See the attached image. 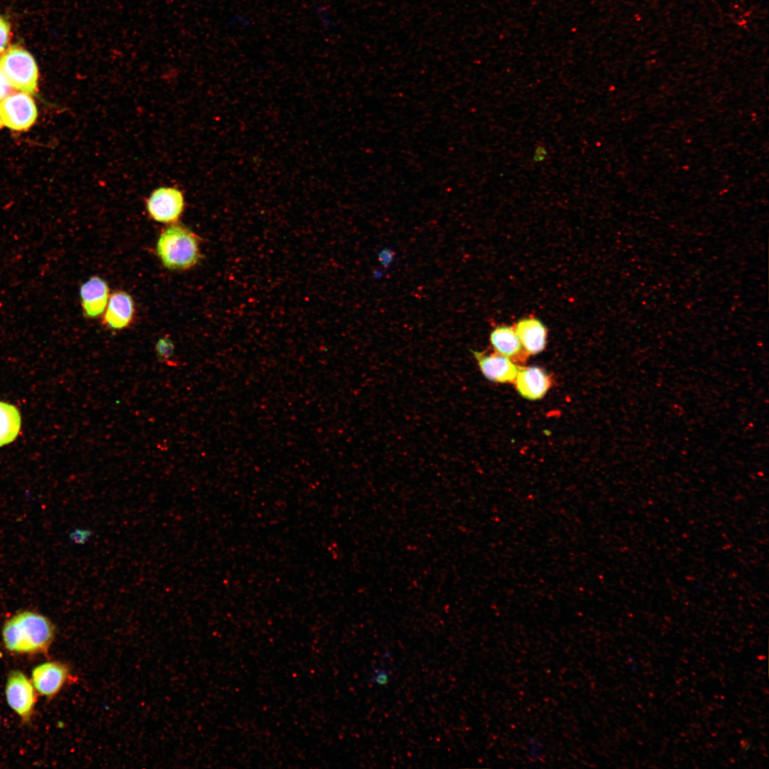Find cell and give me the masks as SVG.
<instances>
[{"instance_id": "19", "label": "cell", "mask_w": 769, "mask_h": 769, "mask_svg": "<svg viewBox=\"0 0 769 769\" xmlns=\"http://www.w3.org/2000/svg\"><path fill=\"white\" fill-rule=\"evenodd\" d=\"M538 148V149H537L535 152L534 160L542 161L546 155V152L543 147H540Z\"/></svg>"}, {"instance_id": "15", "label": "cell", "mask_w": 769, "mask_h": 769, "mask_svg": "<svg viewBox=\"0 0 769 769\" xmlns=\"http://www.w3.org/2000/svg\"><path fill=\"white\" fill-rule=\"evenodd\" d=\"M174 346L172 341L166 338H161L156 345V351L159 358L165 363L173 365L171 361Z\"/></svg>"}, {"instance_id": "11", "label": "cell", "mask_w": 769, "mask_h": 769, "mask_svg": "<svg viewBox=\"0 0 769 769\" xmlns=\"http://www.w3.org/2000/svg\"><path fill=\"white\" fill-rule=\"evenodd\" d=\"M80 296L85 316L99 317L104 313L110 297L108 283L98 276H92L81 285Z\"/></svg>"}, {"instance_id": "18", "label": "cell", "mask_w": 769, "mask_h": 769, "mask_svg": "<svg viewBox=\"0 0 769 769\" xmlns=\"http://www.w3.org/2000/svg\"><path fill=\"white\" fill-rule=\"evenodd\" d=\"M14 88L0 69V101L11 94Z\"/></svg>"}, {"instance_id": "3", "label": "cell", "mask_w": 769, "mask_h": 769, "mask_svg": "<svg viewBox=\"0 0 769 769\" xmlns=\"http://www.w3.org/2000/svg\"><path fill=\"white\" fill-rule=\"evenodd\" d=\"M0 69L14 89L28 94L36 93L38 70L32 55L18 46L9 47L0 57Z\"/></svg>"}, {"instance_id": "14", "label": "cell", "mask_w": 769, "mask_h": 769, "mask_svg": "<svg viewBox=\"0 0 769 769\" xmlns=\"http://www.w3.org/2000/svg\"><path fill=\"white\" fill-rule=\"evenodd\" d=\"M21 427V416L11 404L0 402V446L13 441Z\"/></svg>"}, {"instance_id": "16", "label": "cell", "mask_w": 769, "mask_h": 769, "mask_svg": "<svg viewBox=\"0 0 769 769\" xmlns=\"http://www.w3.org/2000/svg\"><path fill=\"white\" fill-rule=\"evenodd\" d=\"M392 676V671L391 669L377 666L375 668L372 674L369 678V682L380 686H384L389 682Z\"/></svg>"}, {"instance_id": "1", "label": "cell", "mask_w": 769, "mask_h": 769, "mask_svg": "<svg viewBox=\"0 0 769 769\" xmlns=\"http://www.w3.org/2000/svg\"><path fill=\"white\" fill-rule=\"evenodd\" d=\"M55 637V627L46 616L31 610L20 611L4 624L2 638L5 647L17 654L46 652Z\"/></svg>"}, {"instance_id": "17", "label": "cell", "mask_w": 769, "mask_h": 769, "mask_svg": "<svg viewBox=\"0 0 769 769\" xmlns=\"http://www.w3.org/2000/svg\"><path fill=\"white\" fill-rule=\"evenodd\" d=\"M11 28L9 22L0 16V55L6 50L9 41Z\"/></svg>"}, {"instance_id": "5", "label": "cell", "mask_w": 769, "mask_h": 769, "mask_svg": "<svg viewBox=\"0 0 769 769\" xmlns=\"http://www.w3.org/2000/svg\"><path fill=\"white\" fill-rule=\"evenodd\" d=\"M5 693L10 708L23 721H28L36 702L32 682L23 672L19 670L12 671L6 681Z\"/></svg>"}, {"instance_id": "2", "label": "cell", "mask_w": 769, "mask_h": 769, "mask_svg": "<svg viewBox=\"0 0 769 769\" xmlns=\"http://www.w3.org/2000/svg\"><path fill=\"white\" fill-rule=\"evenodd\" d=\"M199 237L182 225L165 229L157 243V253L163 266L170 270H188L201 258Z\"/></svg>"}, {"instance_id": "6", "label": "cell", "mask_w": 769, "mask_h": 769, "mask_svg": "<svg viewBox=\"0 0 769 769\" xmlns=\"http://www.w3.org/2000/svg\"><path fill=\"white\" fill-rule=\"evenodd\" d=\"M146 206L150 216L155 221L175 223L184 210V196L174 187H159L151 194Z\"/></svg>"}, {"instance_id": "4", "label": "cell", "mask_w": 769, "mask_h": 769, "mask_svg": "<svg viewBox=\"0 0 769 769\" xmlns=\"http://www.w3.org/2000/svg\"><path fill=\"white\" fill-rule=\"evenodd\" d=\"M0 113L3 124L16 131L29 129L38 115L33 100L22 91L13 92L0 101Z\"/></svg>"}, {"instance_id": "10", "label": "cell", "mask_w": 769, "mask_h": 769, "mask_svg": "<svg viewBox=\"0 0 769 769\" xmlns=\"http://www.w3.org/2000/svg\"><path fill=\"white\" fill-rule=\"evenodd\" d=\"M134 315L132 296L127 292L117 291L110 295L103 322L109 329L120 330L131 324Z\"/></svg>"}, {"instance_id": "7", "label": "cell", "mask_w": 769, "mask_h": 769, "mask_svg": "<svg viewBox=\"0 0 769 769\" xmlns=\"http://www.w3.org/2000/svg\"><path fill=\"white\" fill-rule=\"evenodd\" d=\"M70 677L69 666L58 661L38 664L31 672V682L34 689L47 698L56 696Z\"/></svg>"}, {"instance_id": "20", "label": "cell", "mask_w": 769, "mask_h": 769, "mask_svg": "<svg viewBox=\"0 0 769 769\" xmlns=\"http://www.w3.org/2000/svg\"><path fill=\"white\" fill-rule=\"evenodd\" d=\"M3 125L4 124H3L2 119H1V113H0V128L3 126Z\"/></svg>"}, {"instance_id": "9", "label": "cell", "mask_w": 769, "mask_h": 769, "mask_svg": "<svg viewBox=\"0 0 769 769\" xmlns=\"http://www.w3.org/2000/svg\"><path fill=\"white\" fill-rule=\"evenodd\" d=\"M513 382L519 394L530 400L543 398L552 385L550 376L536 366H520Z\"/></svg>"}, {"instance_id": "12", "label": "cell", "mask_w": 769, "mask_h": 769, "mask_svg": "<svg viewBox=\"0 0 769 769\" xmlns=\"http://www.w3.org/2000/svg\"><path fill=\"white\" fill-rule=\"evenodd\" d=\"M490 342L496 352L516 364L523 363L528 357L513 326L501 325L495 327L490 334Z\"/></svg>"}, {"instance_id": "13", "label": "cell", "mask_w": 769, "mask_h": 769, "mask_svg": "<svg viewBox=\"0 0 769 769\" xmlns=\"http://www.w3.org/2000/svg\"><path fill=\"white\" fill-rule=\"evenodd\" d=\"M513 327L528 356L538 354L545 349L547 328L539 319L533 317L524 318L519 320Z\"/></svg>"}, {"instance_id": "8", "label": "cell", "mask_w": 769, "mask_h": 769, "mask_svg": "<svg viewBox=\"0 0 769 769\" xmlns=\"http://www.w3.org/2000/svg\"><path fill=\"white\" fill-rule=\"evenodd\" d=\"M472 352L481 372L488 380L498 383L514 382L520 366L512 360L496 352Z\"/></svg>"}]
</instances>
